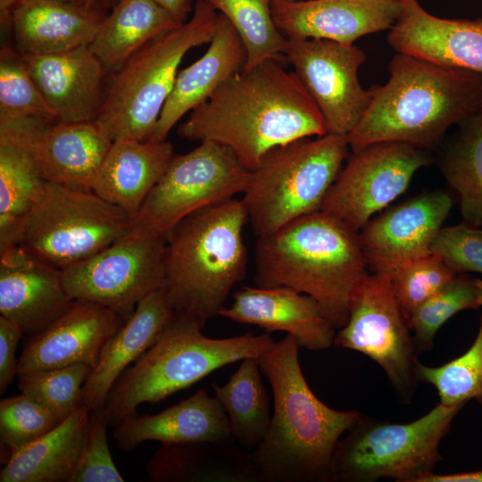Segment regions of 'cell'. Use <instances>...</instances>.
<instances>
[{"instance_id": "d590c367", "label": "cell", "mask_w": 482, "mask_h": 482, "mask_svg": "<svg viewBox=\"0 0 482 482\" xmlns=\"http://www.w3.org/2000/svg\"><path fill=\"white\" fill-rule=\"evenodd\" d=\"M480 307L482 280L456 273L407 320L417 351L431 350L437 331L453 315L463 310Z\"/></svg>"}, {"instance_id": "c3c4849f", "label": "cell", "mask_w": 482, "mask_h": 482, "mask_svg": "<svg viewBox=\"0 0 482 482\" xmlns=\"http://www.w3.org/2000/svg\"><path fill=\"white\" fill-rule=\"evenodd\" d=\"M81 5H92L96 0H63Z\"/></svg>"}, {"instance_id": "6da1fadb", "label": "cell", "mask_w": 482, "mask_h": 482, "mask_svg": "<svg viewBox=\"0 0 482 482\" xmlns=\"http://www.w3.org/2000/svg\"><path fill=\"white\" fill-rule=\"evenodd\" d=\"M178 133L220 144L253 170L270 150L328 132L296 74L268 60L228 79L190 112Z\"/></svg>"}, {"instance_id": "7a4b0ae2", "label": "cell", "mask_w": 482, "mask_h": 482, "mask_svg": "<svg viewBox=\"0 0 482 482\" xmlns=\"http://www.w3.org/2000/svg\"><path fill=\"white\" fill-rule=\"evenodd\" d=\"M295 339L287 335L258 357L270 384L273 411L267 433L252 452L260 482H329L336 446L362 416L322 403L300 366Z\"/></svg>"}, {"instance_id": "d4e9b609", "label": "cell", "mask_w": 482, "mask_h": 482, "mask_svg": "<svg viewBox=\"0 0 482 482\" xmlns=\"http://www.w3.org/2000/svg\"><path fill=\"white\" fill-rule=\"evenodd\" d=\"M112 139L97 120L47 121L35 141V156L46 182L91 190Z\"/></svg>"}, {"instance_id": "4dcf8cb0", "label": "cell", "mask_w": 482, "mask_h": 482, "mask_svg": "<svg viewBox=\"0 0 482 482\" xmlns=\"http://www.w3.org/2000/svg\"><path fill=\"white\" fill-rule=\"evenodd\" d=\"M90 411L80 405L54 428L12 454L1 482H70L85 443Z\"/></svg>"}, {"instance_id": "681fc988", "label": "cell", "mask_w": 482, "mask_h": 482, "mask_svg": "<svg viewBox=\"0 0 482 482\" xmlns=\"http://www.w3.org/2000/svg\"><path fill=\"white\" fill-rule=\"evenodd\" d=\"M101 1H103V2H111L112 0H101Z\"/></svg>"}, {"instance_id": "f1b7e54d", "label": "cell", "mask_w": 482, "mask_h": 482, "mask_svg": "<svg viewBox=\"0 0 482 482\" xmlns=\"http://www.w3.org/2000/svg\"><path fill=\"white\" fill-rule=\"evenodd\" d=\"M174 155L172 145L166 139L113 140L93 191L134 220Z\"/></svg>"}, {"instance_id": "30bf717a", "label": "cell", "mask_w": 482, "mask_h": 482, "mask_svg": "<svg viewBox=\"0 0 482 482\" xmlns=\"http://www.w3.org/2000/svg\"><path fill=\"white\" fill-rule=\"evenodd\" d=\"M133 220L94 191L47 182L27 216L15 245L34 258L64 270L125 237Z\"/></svg>"}, {"instance_id": "277c9868", "label": "cell", "mask_w": 482, "mask_h": 482, "mask_svg": "<svg viewBox=\"0 0 482 482\" xmlns=\"http://www.w3.org/2000/svg\"><path fill=\"white\" fill-rule=\"evenodd\" d=\"M359 232L321 210L259 237L256 287H287L317 301L336 328L348 320V298L369 272Z\"/></svg>"}, {"instance_id": "603a6c76", "label": "cell", "mask_w": 482, "mask_h": 482, "mask_svg": "<svg viewBox=\"0 0 482 482\" xmlns=\"http://www.w3.org/2000/svg\"><path fill=\"white\" fill-rule=\"evenodd\" d=\"M56 120H96L107 71L89 46L47 54H21Z\"/></svg>"}, {"instance_id": "7c38bea8", "label": "cell", "mask_w": 482, "mask_h": 482, "mask_svg": "<svg viewBox=\"0 0 482 482\" xmlns=\"http://www.w3.org/2000/svg\"><path fill=\"white\" fill-rule=\"evenodd\" d=\"M348 320L333 345L357 351L381 367L404 403L411 402L418 378L416 346L395 298L389 274H367L353 288Z\"/></svg>"}, {"instance_id": "f6af8a7d", "label": "cell", "mask_w": 482, "mask_h": 482, "mask_svg": "<svg viewBox=\"0 0 482 482\" xmlns=\"http://www.w3.org/2000/svg\"><path fill=\"white\" fill-rule=\"evenodd\" d=\"M416 482H482V470L451 474L429 472L420 477Z\"/></svg>"}, {"instance_id": "2e32d148", "label": "cell", "mask_w": 482, "mask_h": 482, "mask_svg": "<svg viewBox=\"0 0 482 482\" xmlns=\"http://www.w3.org/2000/svg\"><path fill=\"white\" fill-rule=\"evenodd\" d=\"M125 322L104 305L73 299L50 324L27 337L18 358L17 376L76 364L94 368Z\"/></svg>"}, {"instance_id": "60d3db41", "label": "cell", "mask_w": 482, "mask_h": 482, "mask_svg": "<svg viewBox=\"0 0 482 482\" xmlns=\"http://www.w3.org/2000/svg\"><path fill=\"white\" fill-rule=\"evenodd\" d=\"M59 423L47 409L26 394L0 401V442L9 458Z\"/></svg>"}, {"instance_id": "1f68e13d", "label": "cell", "mask_w": 482, "mask_h": 482, "mask_svg": "<svg viewBox=\"0 0 482 482\" xmlns=\"http://www.w3.org/2000/svg\"><path fill=\"white\" fill-rule=\"evenodd\" d=\"M181 24L154 0H118L89 47L107 72L115 71L147 43Z\"/></svg>"}, {"instance_id": "d6986e66", "label": "cell", "mask_w": 482, "mask_h": 482, "mask_svg": "<svg viewBox=\"0 0 482 482\" xmlns=\"http://www.w3.org/2000/svg\"><path fill=\"white\" fill-rule=\"evenodd\" d=\"M219 315L232 321L256 325L266 333L283 331L299 347L322 351L330 347L336 328L312 296L287 287H244Z\"/></svg>"}, {"instance_id": "ab89813d", "label": "cell", "mask_w": 482, "mask_h": 482, "mask_svg": "<svg viewBox=\"0 0 482 482\" xmlns=\"http://www.w3.org/2000/svg\"><path fill=\"white\" fill-rule=\"evenodd\" d=\"M455 274L432 252L407 261L393 271L390 274L391 287L406 322Z\"/></svg>"}, {"instance_id": "74e56055", "label": "cell", "mask_w": 482, "mask_h": 482, "mask_svg": "<svg viewBox=\"0 0 482 482\" xmlns=\"http://www.w3.org/2000/svg\"><path fill=\"white\" fill-rule=\"evenodd\" d=\"M25 118L57 120L21 54L3 46L0 52V119Z\"/></svg>"}, {"instance_id": "9a60e30c", "label": "cell", "mask_w": 482, "mask_h": 482, "mask_svg": "<svg viewBox=\"0 0 482 482\" xmlns=\"http://www.w3.org/2000/svg\"><path fill=\"white\" fill-rule=\"evenodd\" d=\"M285 59L319 109L327 132L347 137L373 96V89H364L358 79L364 52L354 44L287 38Z\"/></svg>"}, {"instance_id": "484cf974", "label": "cell", "mask_w": 482, "mask_h": 482, "mask_svg": "<svg viewBox=\"0 0 482 482\" xmlns=\"http://www.w3.org/2000/svg\"><path fill=\"white\" fill-rule=\"evenodd\" d=\"M245 49L230 22L219 13L215 31L204 54L179 71L150 139H166L187 113L204 102L228 79L242 71Z\"/></svg>"}, {"instance_id": "8d00e7d4", "label": "cell", "mask_w": 482, "mask_h": 482, "mask_svg": "<svg viewBox=\"0 0 482 482\" xmlns=\"http://www.w3.org/2000/svg\"><path fill=\"white\" fill-rule=\"evenodd\" d=\"M416 372L419 381L436 388L440 403L459 405L474 400L482 406V314L477 336L464 353L436 367L418 361Z\"/></svg>"}, {"instance_id": "7dc6e473", "label": "cell", "mask_w": 482, "mask_h": 482, "mask_svg": "<svg viewBox=\"0 0 482 482\" xmlns=\"http://www.w3.org/2000/svg\"><path fill=\"white\" fill-rule=\"evenodd\" d=\"M21 0H0V21L5 27L11 23L12 13Z\"/></svg>"}, {"instance_id": "e575fe53", "label": "cell", "mask_w": 482, "mask_h": 482, "mask_svg": "<svg viewBox=\"0 0 482 482\" xmlns=\"http://www.w3.org/2000/svg\"><path fill=\"white\" fill-rule=\"evenodd\" d=\"M202 1L227 18L241 38L249 70L268 60L285 59L287 37L277 28L271 12L272 0Z\"/></svg>"}, {"instance_id": "f35d334b", "label": "cell", "mask_w": 482, "mask_h": 482, "mask_svg": "<svg viewBox=\"0 0 482 482\" xmlns=\"http://www.w3.org/2000/svg\"><path fill=\"white\" fill-rule=\"evenodd\" d=\"M91 370L76 364L26 372L17 376L18 387L62 422L82 405V388Z\"/></svg>"}, {"instance_id": "9c48e42d", "label": "cell", "mask_w": 482, "mask_h": 482, "mask_svg": "<svg viewBox=\"0 0 482 482\" xmlns=\"http://www.w3.org/2000/svg\"><path fill=\"white\" fill-rule=\"evenodd\" d=\"M465 404L438 403L422 417L395 423L362 416L338 441L331 481L374 482L390 478L416 482L442 460L439 445Z\"/></svg>"}, {"instance_id": "ba28073f", "label": "cell", "mask_w": 482, "mask_h": 482, "mask_svg": "<svg viewBox=\"0 0 482 482\" xmlns=\"http://www.w3.org/2000/svg\"><path fill=\"white\" fill-rule=\"evenodd\" d=\"M312 137L270 150L249 171L241 200L257 237L321 210L350 145L345 136Z\"/></svg>"}, {"instance_id": "8fae6325", "label": "cell", "mask_w": 482, "mask_h": 482, "mask_svg": "<svg viewBox=\"0 0 482 482\" xmlns=\"http://www.w3.org/2000/svg\"><path fill=\"white\" fill-rule=\"evenodd\" d=\"M249 171L228 147L200 142L172 157L129 233L166 237L191 213L243 194Z\"/></svg>"}, {"instance_id": "4fadbf2b", "label": "cell", "mask_w": 482, "mask_h": 482, "mask_svg": "<svg viewBox=\"0 0 482 482\" xmlns=\"http://www.w3.org/2000/svg\"><path fill=\"white\" fill-rule=\"evenodd\" d=\"M166 237L128 233L96 254L62 270L73 299L104 305L127 320L137 303L164 287Z\"/></svg>"}, {"instance_id": "7402d4cb", "label": "cell", "mask_w": 482, "mask_h": 482, "mask_svg": "<svg viewBox=\"0 0 482 482\" xmlns=\"http://www.w3.org/2000/svg\"><path fill=\"white\" fill-rule=\"evenodd\" d=\"M400 15L387 40L400 53L482 73V18L445 19L417 0H401Z\"/></svg>"}, {"instance_id": "8992f818", "label": "cell", "mask_w": 482, "mask_h": 482, "mask_svg": "<svg viewBox=\"0 0 482 482\" xmlns=\"http://www.w3.org/2000/svg\"><path fill=\"white\" fill-rule=\"evenodd\" d=\"M205 321L176 312L155 343L127 368L102 407L108 425L137 415L144 403H157L186 389L214 370L264 353L274 344L269 333L211 338Z\"/></svg>"}, {"instance_id": "4316f807", "label": "cell", "mask_w": 482, "mask_h": 482, "mask_svg": "<svg viewBox=\"0 0 482 482\" xmlns=\"http://www.w3.org/2000/svg\"><path fill=\"white\" fill-rule=\"evenodd\" d=\"M106 14L92 5L63 0H21L11 23L16 50L47 54L89 46Z\"/></svg>"}, {"instance_id": "d6a6232c", "label": "cell", "mask_w": 482, "mask_h": 482, "mask_svg": "<svg viewBox=\"0 0 482 482\" xmlns=\"http://www.w3.org/2000/svg\"><path fill=\"white\" fill-rule=\"evenodd\" d=\"M262 375L258 358L250 357L241 361L225 384H212L235 441L247 452H253L262 443L272 415Z\"/></svg>"}, {"instance_id": "cb8c5ba5", "label": "cell", "mask_w": 482, "mask_h": 482, "mask_svg": "<svg viewBox=\"0 0 482 482\" xmlns=\"http://www.w3.org/2000/svg\"><path fill=\"white\" fill-rule=\"evenodd\" d=\"M113 437L123 452L145 441L161 444L213 442L236 444L229 418L218 399L204 388L156 414L132 416L115 426Z\"/></svg>"}, {"instance_id": "5bb4252c", "label": "cell", "mask_w": 482, "mask_h": 482, "mask_svg": "<svg viewBox=\"0 0 482 482\" xmlns=\"http://www.w3.org/2000/svg\"><path fill=\"white\" fill-rule=\"evenodd\" d=\"M429 162L427 150L397 141L373 143L353 151L321 211L359 232L373 214L401 195L415 172Z\"/></svg>"}, {"instance_id": "3957f363", "label": "cell", "mask_w": 482, "mask_h": 482, "mask_svg": "<svg viewBox=\"0 0 482 482\" xmlns=\"http://www.w3.org/2000/svg\"><path fill=\"white\" fill-rule=\"evenodd\" d=\"M388 71L387 82L372 88L368 109L347 136L352 151L384 141L428 150L482 108V73L400 52Z\"/></svg>"}, {"instance_id": "f546056e", "label": "cell", "mask_w": 482, "mask_h": 482, "mask_svg": "<svg viewBox=\"0 0 482 482\" xmlns=\"http://www.w3.org/2000/svg\"><path fill=\"white\" fill-rule=\"evenodd\" d=\"M153 482H260L252 452L236 444H162L146 465Z\"/></svg>"}, {"instance_id": "52a82bcc", "label": "cell", "mask_w": 482, "mask_h": 482, "mask_svg": "<svg viewBox=\"0 0 482 482\" xmlns=\"http://www.w3.org/2000/svg\"><path fill=\"white\" fill-rule=\"evenodd\" d=\"M218 15L196 1L187 21L147 43L115 71L96 118L112 140L152 137L182 59L192 48L210 43Z\"/></svg>"}, {"instance_id": "83f0119b", "label": "cell", "mask_w": 482, "mask_h": 482, "mask_svg": "<svg viewBox=\"0 0 482 482\" xmlns=\"http://www.w3.org/2000/svg\"><path fill=\"white\" fill-rule=\"evenodd\" d=\"M175 312L163 287L142 299L92 368L81 403L89 411L103 407L120 376L155 343Z\"/></svg>"}, {"instance_id": "836d02e7", "label": "cell", "mask_w": 482, "mask_h": 482, "mask_svg": "<svg viewBox=\"0 0 482 482\" xmlns=\"http://www.w3.org/2000/svg\"><path fill=\"white\" fill-rule=\"evenodd\" d=\"M464 222L482 229V108L458 124L440 162Z\"/></svg>"}, {"instance_id": "7bdbcfd3", "label": "cell", "mask_w": 482, "mask_h": 482, "mask_svg": "<svg viewBox=\"0 0 482 482\" xmlns=\"http://www.w3.org/2000/svg\"><path fill=\"white\" fill-rule=\"evenodd\" d=\"M454 273H482V229L468 223L441 228L430 248Z\"/></svg>"}, {"instance_id": "e0dca14e", "label": "cell", "mask_w": 482, "mask_h": 482, "mask_svg": "<svg viewBox=\"0 0 482 482\" xmlns=\"http://www.w3.org/2000/svg\"><path fill=\"white\" fill-rule=\"evenodd\" d=\"M452 204L447 193L427 192L370 220L359 231L368 268L390 275L407 261L431 253Z\"/></svg>"}, {"instance_id": "b9f144b4", "label": "cell", "mask_w": 482, "mask_h": 482, "mask_svg": "<svg viewBox=\"0 0 482 482\" xmlns=\"http://www.w3.org/2000/svg\"><path fill=\"white\" fill-rule=\"evenodd\" d=\"M102 407L90 411L87 435L78 466L70 482H123L112 460Z\"/></svg>"}, {"instance_id": "f907efd6", "label": "cell", "mask_w": 482, "mask_h": 482, "mask_svg": "<svg viewBox=\"0 0 482 482\" xmlns=\"http://www.w3.org/2000/svg\"><path fill=\"white\" fill-rule=\"evenodd\" d=\"M289 1H297V0H289Z\"/></svg>"}, {"instance_id": "ee69618b", "label": "cell", "mask_w": 482, "mask_h": 482, "mask_svg": "<svg viewBox=\"0 0 482 482\" xmlns=\"http://www.w3.org/2000/svg\"><path fill=\"white\" fill-rule=\"evenodd\" d=\"M23 332L18 325L0 315V394H4L17 376L16 348Z\"/></svg>"}, {"instance_id": "ac0fdd59", "label": "cell", "mask_w": 482, "mask_h": 482, "mask_svg": "<svg viewBox=\"0 0 482 482\" xmlns=\"http://www.w3.org/2000/svg\"><path fill=\"white\" fill-rule=\"evenodd\" d=\"M401 0H272L275 24L287 38H320L354 44L391 29Z\"/></svg>"}, {"instance_id": "5b68a950", "label": "cell", "mask_w": 482, "mask_h": 482, "mask_svg": "<svg viewBox=\"0 0 482 482\" xmlns=\"http://www.w3.org/2000/svg\"><path fill=\"white\" fill-rule=\"evenodd\" d=\"M240 199H229L184 218L166 236L164 290L173 309L204 321L219 315L246 272Z\"/></svg>"}, {"instance_id": "44dd1931", "label": "cell", "mask_w": 482, "mask_h": 482, "mask_svg": "<svg viewBox=\"0 0 482 482\" xmlns=\"http://www.w3.org/2000/svg\"><path fill=\"white\" fill-rule=\"evenodd\" d=\"M73 298L62 270L17 245L0 251V315L33 335L58 317Z\"/></svg>"}, {"instance_id": "ffe728a7", "label": "cell", "mask_w": 482, "mask_h": 482, "mask_svg": "<svg viewBox=\"0 0 482 482\" xmlns=\"http://www.w3.org/2000/svg\"><path fill=\"white\" fill-rule=\"evenodd\" d=\"M47 121L0 119V251L15 245L27 216L45 194L47 182L34 146Z\"/></svg>"}, {"instance_id": "bcb514c9", "label": "cell", "mask_w": 482, "mask_h": 482, "mask_svg": "<svg viewBox=\"0 0 482 482\" xmlns=\"http://www.w3.org/2000/svg\"><path fill=\"white\" fill-rule=\"evenodd\" d=\"M168 11H170L181 23H184L189 18L192 12L193 0H154Z\"/></svg>"}]
</instances>
